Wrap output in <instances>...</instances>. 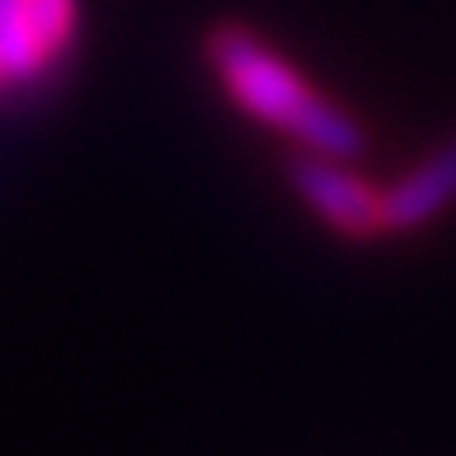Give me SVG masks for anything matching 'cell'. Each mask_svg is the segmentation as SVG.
<instances>
[{"label": "cell", "mask_w": 456, "mask_h": 456, "mask_svg": "<svg viewBox=\"0 0 456 456\" xmlns=\"http://www.w3.org/2000/svg\"><path fill=\"white\" fill-rule=\"evenodd\" d=\"M78 0H0V69L29 83L73 45Z\"/></svg>", "instance_id": "obj_3"}, {"label": "cell", "mask_w": 456, "mask_h": 456, "mask_svg": "<svg viewBox=\"0 0 456 456\" xmlns=\"http://www.w3.org/2000/svg\"><path fill=\"white\" fill-rule=\"evenodd\" d=\"M5 83H10V78H5V69H0V88H5Z\"/></svg>", "instance_id": "obj_5"}, {"label": "cell", "mask_w": 456, "mask_h": 456, "mask_svg": "<svg viewBox=\"0 0 456 456\" xmlns=\"http://www.w3.org/2000/svg\"><path fill=\"white\" fill-rule=\"evenodd\" d=\"M452 204H456V136L442 141L432 156H422L403 180H394L384 190V224L388 233H412Z\"/></svg>", "instance_id": "obj_4"}, {"label": "cell", "mask_w": 456, "mask_h": 456, "mask_svg": "<svg viewBox=\"0 0 456 456\" xmlns=\"http://www.w3.org/2000/svg\"><path fill=\"white\" fill-rule=\"evenodd\" d=\"M287 180L291 190L306 200V209L325 219L340 238H384L388 224H384V190L369 184L364 175H354L345 160L335 156H316V151H301V156L287 160Z\"/></svg>", "instance_id": "obj_2"}, {"label": "cell", "mask_w": 456, "mask_h": 456, "mask_svg": "<svg viewBox=\"0 0 456 456\" xmlns=\"http://www.w3.org/2000/svg\"><path fill=\"white\" fill-rule=\"evenodd\" d=\"M204 59H209V69L219 73L224 93L233 97L253 122L287 132L301 151L350 160L369 146L364 126L354 122L340 102L321 97L273 45H263L248 25H233V20L214 25L209 35H204Z\"/></svg>", "instance_id": "obj_1"}]
</instances>
